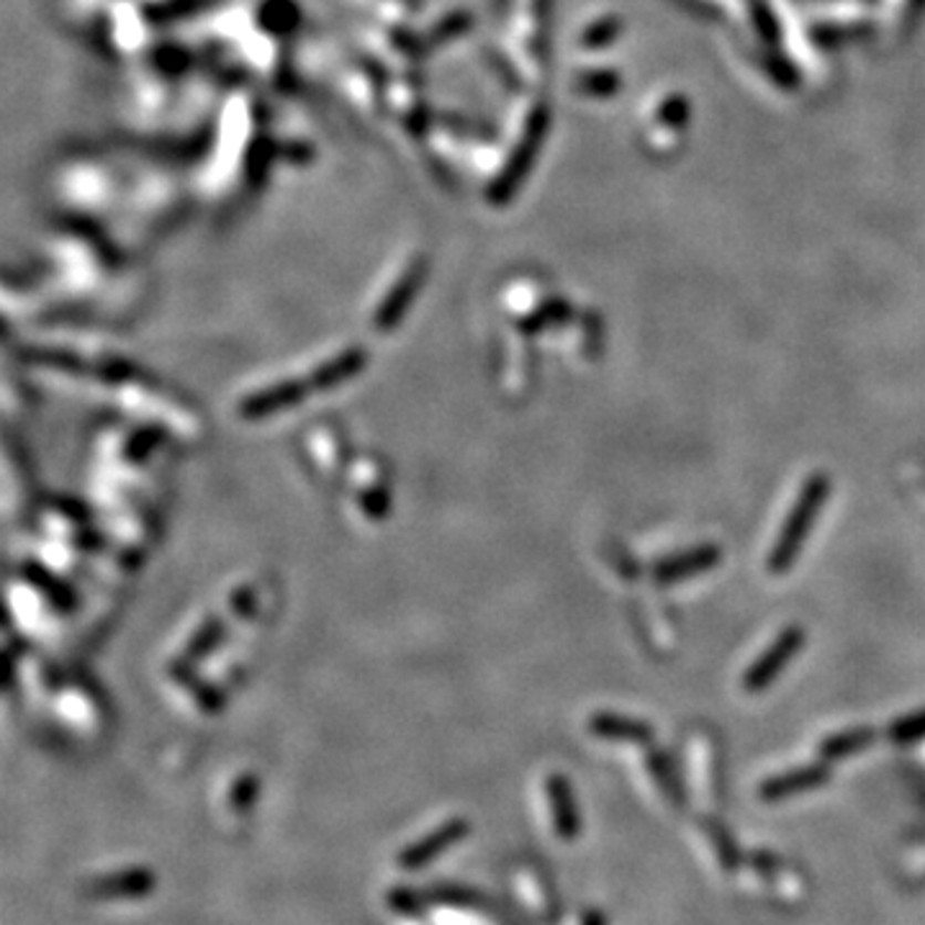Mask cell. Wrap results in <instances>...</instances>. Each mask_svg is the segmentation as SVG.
<instances>
[{"label":"cell","mask_w":925,"mask_h":925,"mask_svg":"<svg viewBox=\"0 0 925 925\" xmlns=\"http://www.w3.org/2000/svg\"><path fill=\"white\" fill-rule=\"evenodd\" d=\"M720 548L715 545H699L692 548L682 555H672L666 561L656 565V581L658 584H674V581H684L689 576H697V573H705L713 569V565L720 563Z\"/></svg>","instance_id":"cell-5"},{"label":"cell","mask_w":925,"mask_h":925,"mask_svg":"<svg viewBox=\"0 0 925 925\" xmlns=\"http://www.w3.org/2000/svg\"><path fill=\"white\" fill-rule=\"evenodd\" d=\"M466 833H468L466 820L462 818L448 820V823L435 828L433 833L422 835L419 841H414L412 846H406L402 853H398V859H396L398 866H402L404 872H417V869H425L429 861H435L440 853L456 846Z\"/></svg>","instance_id":"cell-3"},{"label":"cell","mask_w":925,"mask_h":925,"mask_svg":"<svg viewBox=\"0 0 925 925\" xmlns=\"http://www.w3.org/2000/svg\"><path fill=\"white\" fill-rule=\"evenodd\" d=\"M592 730L602 738L635 740V744H645V740H651L648 725L637 723V720H627V717H615V715L592 717Z\"/></svg>","instance_id":"cell-7"},{"label":"cell","mask_w":925,"mask_h":925,"mask_svg":"<svg viewBox=\"0 0 925 925\" xmlns=\"http://www.w3.org/2000/svg\"><path fill=\"white\" fill-rule=\"evenodd\" d=\"M429 903L440 905H456V907H476L478 895L468 887H458V884H443V887H435L429 892Z\"/></svg>","instance_id":"cell-11"},{"label":"cell","mask_w":925,"mask_h":925,"mask_svg":"<svg viewBox=\"0 0 925 925\" xmlns=\"http://www.w3.org/2000/svg\"><path fill=\"white\" fill-rule=\"evenodd\" d=\"M802 645H804V630L787 627L784 633H781L777 641L769 645L767 653H763V656L746 672V679H744L746 692L767 689L769 684L777 679L781 672H784L787 664L792 661V656L802 648Z\"/></svg>","instance_id":"cell-2"},{"label":"cell","mask_w":925,"mask_h":925,"mask_svg":"<svg viewBox=\"0 0 925 925\" xmlns=\"http://www.w3.org/2000/svg\"><path fill=\"white\" fill-rule=\"evenodd\" d=\"M548 797H550V808H553L555 831L561 833L563 839H573V835L579 833V812H576V804H573L571 789L569 784H565L563 777H550Z\"/></svg>","instance_id":"cell-6"},{"label":"cell","mask_w":925,"mask_h":925,"mask_svg":"<svg viewBox=\"0 0 925 925\" xmlns=\"http://www.w3.org/2000/svg\"><path fill=\"white\" fill-rule=\"evenodd\" d=\"M874 732L866 730V728H856V730H849V732H841V736H835L828 740L823 746V753L828 759H835V756H849L853 751H861V748H866L872 744Z\"/></svg>","instance_id":"cell-10"},{"label":"cell","mask_w":925,"mask_h":925,"mask_svg":"<svg viewBox=\"0 0 925 925\" xmlns=\"http://www.w3.org/2000/svg\"><path fill=\"white\" fill-rule=\"evenodd\" d=\"M301 394H304V391H301L299 384H281V386L266 391V394H254V396L247 398V402L242 404V414H245V417H260V414H270L273 409H278V406L293 404Z\"/></svg>","instance_id":"cell-8"},{"label":"cell","mask_w":925,"mask_h":925,"mask_svg":"<svg viewBox=\"0 0 925 925\" xmlns=\"http://www.w3.org/2000/svg\"><path fill=\"white\" fill-rule=\"evenodd\" d=\"M427 900L429 897H425V895H419V892H414V890H394L388 895V903H391V907H394L396 913H402V915H414V918H417V915H422V911H425V905H427Z\"/></svg>","instance_id":"cell-12"},{"label":"cell","mask_w":925,"mask_h":925,"mask_svg":"<svg viewBox=\"0 0 925 925\" xmlns=\"http://www.w3.org/2000/svg\"><path fill=\"white\" fill-rule=\"evenodd\" d=\"M823 779H825L823 767H810V769L792 771V773H787V777L771 779L769 784L763 787V797H784V794L800 792V789H810V787L820 784Z\"/></svg>","instance_id":"cell-9"},{"label":"cell","mask_w":925,"mask_h":925,"mask_svg":"<svg viewBox=\"0 0 925 925\" xmlns=\"http://www.w3.org/2000/svg\"><path fill=\"white\" fill-rule=\"evenodd\" d=\"M828 493H831V478L825 474H815L802 486L800 497H797L792 512L787 517V524L781 528V536L769 555L771 573H784L797 561V553H800L804 540H808L812 524L818 520L820 507L828 501Z\"/></svg>","instance_id":"cell-1"},{"label":"cell","mask_w":925,"mask_h":925,"mask_svg":"<svg viewBox=\"0 0 925 925\" xmlns=\"http://www.w3.org/2000/svg\"><path fill=\"white\" fill-rule=\"evenodd\" d=\"M155 890V874L149 869H124L87 882L85 895L95 900H134L147 897Z\"/></svg>","instance_id":"cell-4"},{"label":"cell","mask_w":925,"mask_h":925,"mask_svg":"<svg viewBox=\"0 0 925 925\" xmlns=\"http://www.w3.org/2000/svg\"><path fill=\"white\" fill-rule=\"evenodd\" d=\"M892 738L900 740V744H905V740L925 738V713H918L913 717H905V720H900L895 728H892Z\"/></svg>","instance_id":"cell-13"}]
</instances>
